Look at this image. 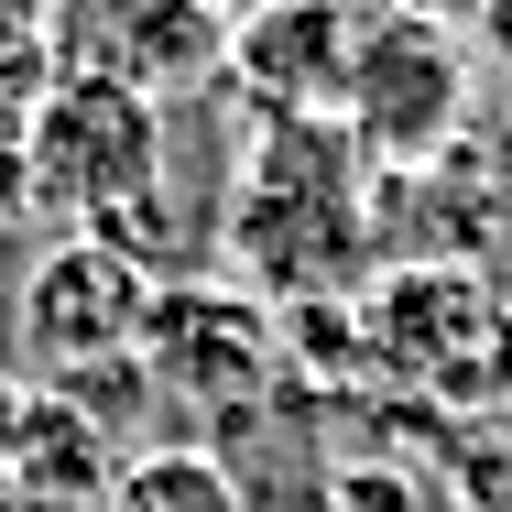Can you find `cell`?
<instances>
[{"mask_svg": "<svg viewBox=\"0 0 512 512\" xmlns=\"http://www.w3.org/2000/svg\"><path fill=\"white\" fill-rule=\"evenodd\" d=\"M327 512H425V491H414V469H393V458H338L327 469Z\"/></svg>", "mask_w": 512, "mask_h": 512, "instance_id": "10", "label": "cell"}, {"mask_svg": "<svg viewBox=\"0 0 512 512\" xmlns=\"http://www.w3.org/2000/svg\"><path fill=\"white\" fill-rule=\"evenodd\" d=\"M33 207V142H22V120H0V218H22Z\"/></svg>", "mask_w": 512, "mask_h": 512, "instance_id": "12", "label": "cell"}, {"mask_svg": "<svg viewBox=\"0 0 512 512\" xmlns=\"http://www.w3.org/2000/svg\"><path fill=\"white\" fill-rule=\"evenodd\" d=\"M44 11L55 0H0V33H44Z\"/></svg>", "mask_w": 512, "mask_h": 512, "instance_id": "13", "label": "cell"}, {"mask_svg": "<svg viewBox=\"0 0 512 512\" xmlns=\"http://www.w3.org/2000/svg\"><path fill=\"white\" fill-rule=\"evenodd\" d=\"M502 414H512V404H502Z\"/></svg>", "mask_w": 512, "mask_h": 512, "instance_id": "16", "label": "cell"}, {"mask_svg": "<svg viewBox=\"0 0 512 512\" xmlns=\"http://www.w3.org/2000/svg\"><path fill=\"white\" fill-rule=\"evenodd\" d=\"M0 469H11V491L22 502H66V512H99L109 469H120V447H109L88 414L66 404V393H22V414H11V447H0Z\"/></svg>", "mask_w": 512, "mask_h": 512, "instance_id": "8", "label": "cell"}, {"mask_svg": "<svg viewBox=\"0 0 512 512\" xmlns=\"http://www.w3.org/2000/svg\"><path fill=\"white\" fill-rule=\"evenodd\" d=\"M218 240L240 262V284L262 306H306V295H349L382 262V186L371 153L338 120H251L240 175L218 207Z\"/></svg>", "mask_w": 512, "mask_h": 512, "instance_id": "1", "label": "cell"}, {"mask_svg": "<svg viewBox=\"0 0 512 512\" xmlns=\"http://www.w3.org/2000/svg\"><path fill=\"white\" fill-rule=\"evenodd\" d=\"M22 142H33V197L66 207L77 229L164 197V99H142L131 77L55 66V88L22 109Z\"/></svg>", "mask_w": 512, "mask_h": 512, "instance_id": "3", "label": "cell"}, {"mask_svg": "<svg viewBox=\"0 0 512 512\" xmlns=\"http://www.w3.org/2000/svg\"><path fill=\"white\" fill-rule=\"evenodd\" d=\"M0 316H11V262H0Z\"/></svg>", "mask_w": 512, "mask_h": 512, "instance_id": "15", "label": "cell"}, {"mask_svg": "<svg viewBox=\"0 0 512 512\" xmlns=\"http://www.w3.org/2000/svg\"><path fill=\"white\" fill-rule=\"evenodd\" d=\"M338 131L382 175H425L447 142H469V33L382 0L360 33V66L338 88Z\"/></svg>", "mask_w": 512, "mask_h": 512, "instance_id": "4", "label": "cell"}, {"mask_svg": "<svg viewBox=\"0 0 512 512\" xmlns=\"http://www.w3.org/2000/svg\"><path fill=\"white\" fill-rule=\"evenodd\" d=\"M142 316H153V273H142L131 251H109L99 229L33 251L22 284H11V338H22V360H33L44 382L88 371V360H120V349L142 338Z\"/></svg>", "mask_w": 512, "mask_h": 512, "instance_id": "5", "label": "cell"}, {"mask_svg": "<svg viewBox=\"0 0 512 512\" xmlns=\"http://www.w3.org/2000/svg\"><path fill=\"white\" fill-rule=\"evenodd\" d=\"M131 349H142V371H153L164 404H197V414H229V404H251L262 382H284L273 306L229 295V284H186V273L153 284V316H142Z\"/></svg>", "mask_w": 512, "mask_h": 512, "instance_id": "6", "label": "cell"}, {"mask_svg": "<svg viewBox=\"0 0 512 512\" xmlns=\"http://www.w3.org/2000/svg\"><path fill=\"white\" fill-rule=\"evenodd\" d=\"M393 11H425V22H480V0H393Z\"/></svg>", "mask_w": 512, "mask_h": 512, "instance_id": "14", "label": "cell"}, {"mask_svg": "<svg viewBox=\"0 0 512 512\" xmlns=\"http://www.w3.org/2000/svg\"><path fill=\"white\" fill-rule=\"evenodd\" d=\"M382 0H262L229 22V88L251 120H338V88L360 66V33H371Z\"/></svg>", "mask_w": 512, "mask_h": 512, "instance_id": "7", "label": "cell"}, {"mask_svg": "<svg viewBox=\"0 0 512 512\" xmlns=\"http://www.w3.org/2000/svg\"><path fill=\"white\" fill-rule=\"evenodd\" d=\"M360 360L425 414L512 404V306L480 262H393L360 295Z\"/></svg>", "mask_w": 512, "mask_h": 512, "instance_id": "2", "label": "cell"}, {"mask_svg": "<svg viewBox=\"0 0 512 512\" xmlns=\"http://www.w3.org/2000/svg\"><path fill=\"white\" fill-rule=\"evenodd\" d=\"M44 88H55V44L44 33H0V120H22Z\"/></svg>", "mask_w": 512, "mask_h": 512, "instance_id": "11", "label": "cell"}, {"mask_svg": "<svg viewBox=\"0 0 512 512\" xmlns=\"http://www.w3.org/2000/svg\"><path fill=\"white\" fill-rule=\"evenodd\" d=\"M99 512H240V480L207 447H186V436H153V447H131L109 469Z\"/></svg>", "mask_w": 512, "mask_h": 512, "instance_id": "9", "label": "cell"}]
</instances>
